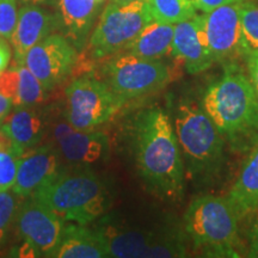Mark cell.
<instances>
[{
    "label": "cell",
    "instance_id": "1",
    "mask_svg": "<svg viewBox=\"0 0 258 258\" xmlns=\"http://www.w3.org/2000/svg\"><path fill=\"white\" fill-rule=\"evenodd\" d=\"M131 139L135 167L146 188L165 201L182 200L185 170L170 115L157 105L141 110Z\"/></svg>",
    "mask_w": 258,
    "mask_h": 258
},
{
    "label": "cell",
    "instance_id": "2",
    "mask_svg": "<svg viewBox=\"0 0 258 258\" xmlns=\"http://www.w3.org/2000/svg\"><path fill=\"white\" fill-rule=\"evenodd\" d=\"M201 105L213 123L234 146L258 140V97L249 77L233 62L202 93Z\"/></svg>",
    "mask_w": 258,
    "mask_h": 258
},
{
    "label": "cell",
    "instance_id": "3",
    "mask_svg": "<svg viewBox=\"0 0 258 258\" xmlns=\"http://www.w3.org/2000/svg\"><path fill=\"white\" fill-rule=\"evenodd\" d=\"M186 179L209 183L225 161V137L203 110L201 101L180 96L171 102V116Z\"/></svg>",
    "mask_w": 258,
    "mask_h": 258
},
{
    "label": "cell",
    "instance_id": "4",
    "mask_svg": "<svg viewBox=\"0 0 258 258\" xmlns=\"http://www.w3.org/2000/svg\"><path fill=\"white\" fill-rule=\"evenodd\" d=\"M48 209L62 220L88 225L104 215L112 199L109 188L91 169L66 171L62 169L55 178L32 194Z\"/></svg>",
    "mask_w": 258,
    "mask_h": 258
},
{
    "label": "cell",
    "instance_id": "5",
    "mask_svg": "<svg viewBox=\"0 0 258 258\" xmlns=\"http://www.w3.org/2000/svg\"><path fill=\"white\" fill-rule=\"evenodd\" d=\"M238 215L227 198L201 196L190 203L183 228L194 249L208 257H239Z\"/></svg>",
    "mask_w": 258,
    "mask_h": 258
},
{
    "label": "cell",
    "instance_id": "6",
    "mask_svg": "<svg viewBox=\"0 0 258 258\" xmlns=\"http://www.w3.org/2000/svg\"><path fill=\"white\" fill-rule=\"evenodd\" d=\"M97 231L105 241L109 257H184L185 232L175 221H165L150 228H135L115 219L99 222Z\"/></svg>",
    "mask_w": 258,
    "mask_h": 258
},
{
    "label": "cell",
    "instance_id": "7",
    "mask_svg": "<svg viewBox=\"0 0 258 258\" xmlns=\"http://www.w3.org/2000/svg\"><path fill=\"white\" fill-rule=\"evenodd\" d=\"M152 22L146 0L131 3L110 0L90 38V53L95 59H102L123 50Z\"/></svg>",
    "mask_w": 258,
    "mask_h": 258
},
{
    "label": "cell",
    "instance_id": "8",
    "mask_svg": "<svg viewBox=\"0 0 258 258\" xmlns=\"http://www.w3.org/2000/svg\"><path fill=\"white\" fill-rule=\"evenodd\" d=\"M103 74L106 85L123 102L159 91L171 79L169 66L159 59H145L127 51L109 60Z\"/></svg>",
    "mask_w": 258,
    "mask_h": 258
},
{
    "label": "cell",
    "instance_id": "9",
    "mask_svg": "<svg viewBox=\"0 0 258 258\" xmlns=\"http://www.w3.org/2000/svg\"><path fill=\"white\" fill-rule=\"evenodd\" d=\"M123 103L105 83L83 77L66 90V120L78 131H92L110 120Z\"/></svg>",
    "mask_w": 258,
    "mask_h": 258
},
{
    "label": "cell",
    "instance_id": "10",
    "mask_svg": "<svg viewBox=\"0 0 258 258\" xmlns=\"http://www.w3.org/2000/svg\"><path fill=\"white\" fill-rule=\"evenodd\" d=\"M77 49L66 37L53 34L35 44L25 56L24 64L46 90L54 89L71 73Z\"/></svg>",
    "mask_w": 258,
    "mask_h": 258
},
{
    "label": "cell",
    "instance_id": "11",
    "mask_svg": "<svg viewBox=\"0 0 258 258\" xmlns=\"http://www.w3.org/2000/svg\"><path fill=\"white\" fill-rule=\"evenodd\" d=\"M240 4L222 5L199 15L214 62H227L240 54Z\"/></svg>",
    "mask_w": 258,
    "mask_h": 258
},
{
    "label": "cell",
    "instance_id": "12",
    "mask_svg": "<svg viewBox=\"0 0 258 258\" xmlns=\"http://www.w3.org/2000/svg\"><path fill=\"white\" fill-rule=\"evenodd\" d=\"M62 219L32 198L18 213V230L38 256L54 257L66 226Z\"/></svg>",
    "mask_w": 258,
    "mask_h": 258
},
{
    "label": "cell",
    "instance_id": "13",
    "mask_svg": "<svg viewBox=\"0 0 258 258\" xmlns=\"http://www.w3.org/2000/svg\"><path fill=\"white\" fill-rule=\"evenodd\" d=\"M61 153L53 144L31 148L21 157L17 177L12 191L18 196L32 195L38 188L47 184L59 175Z\"/></svg>",
    "mask_w": 258,
    "mask_h": 258
},
{
    "label": "cell",
    "instance_id": "14",
    "mask_svg": "<svg viewBox=\"0 0 258 258\" xmlns=\"http://www.w3.org/2000/svg\"><path fill=\"white\" fill-rule=\"evenodd\" d=\"M59 28V15L51 14L36 4L22 6L10 38L14 47L16 64H24L28 51Z\"/></svg>",
    "mask_w": 258,
    "mask_h": 258
},
{
    "label": "cell",
    "instance_id": "15",
    "mask_svg": "<svg viewBox=\"0 0 258 258\" xmlns=\"http://www.w3.org/2000/svg\"><path fill=\"white\" fill-rule=\"evenodd\" d=\"M171 53L184 62L186 72L190 74L201 73L214 63L199 15L175 24Z\"/></svg>",
    "mask_w": 258,
    "mask_h": 258
},
{
    "label": "cell",
    "instance_id": "16",
    "mask_svg": "<svg viewBox=\"0 0 258 258\" xmlns=\"http://www.w3.org/2000/svg\"><path fill=\"white\" fill-rule=\"evenodd\" d=\"M61 157L70 163L90 165L104 161L110 153V144L103 132L74 129L57 141Z\"/></svg>",
    "mask_w": 258,
    "mask_h": 258
},
{
    "label": "cell",
    "instance_id": "17",
    "mask_svg": "<svg viewBox=\"0 0 258 258\" xmlns=\"http://www.w3.org/2000/svg\"><path fill=\"white\" fill-rule=\"evenodd\" d=\"M102 3L98 0H59L60 29L76 49H83Z\"/></svg>",
    "mask_w": 258,
    "mask_h": 258
},
{
    "label": "cell",
    "instance_id": "18",
    "mask_svg": "<svg viewBox=\"0 0 258 258\" xmlns=\"http://www.w3.org/2000/svg\"><path fill=\"white\" fill-rule=\"evenodd\" d=\"M227 199L239 219L258 211V140L251 148Z\"/></svg>",
    "mask_w": 258,
    "mask_h": 258
},
{
    "label": "cell",
    "instance_id": "19",
    "mask_svg": "<svg viewBox=\"0 0 258 258\" xmlns=\"http://www.w3.org/2000/svg\"><path fill=\"white\" fill-rule=\"evenodd\" d=\"M54 257L57 258H103L109 257L105 241L98 231L85 225L64 227L62 239Z\"/></svg>",
    "mask_w": 258,
    "mask_h": 258
},
{
    "label": "cell",
    "instance_id": "20",
    "mask_svg": "<svg viewBox=\"0 0 258 258\" xmlns=\"http://www.w3.org/2000/svg\"><path fill=\"white\" fill-rule=\"evenodd\" d=\"M2 128L11 137L22 154L36 146L44 132L40 114L29 106H17L5 118Z\"/></svg>",
    "mask_w": 258,
    "mask_h": 258
},
{
    "label": "cell",
    "instance_id": "21",
    "mask_svg": "<svg viewBox=\"0 0 258 258\" xmlns=\"http://www.w3.org/2000/svg\"><path fill=\"white\" fill-rule=\"evenodd\" d=\"M175 24H165L153 21L134 38L124 50L145 59H159L171 53Z\"/></svg>",
    "mask_w": 258,
    "mask_h": 258
},
{
    "label": "cell",
    "instance_id": "22",
    "mask_svg": "<svg viewBox=\"0 0 258 258\" xmlns=\"http://www.w3.org/2000/svg\"><path fill=\"white\" fill-rule=\"evenodd\" d=\"M240 54L258 56V3L243 0L240 4Z\"/></svg>",
    "mask_w": 258,
    "mask_h": 258
},
{
    "label": "cell",
    "instance_id": "23",
    "mask_svg": "<svg viewBox=\"0 0 258 258\" xmlns=\"http://www.w3.org/2000/svg\"><path fill=\"white\" fill-rule=\"evenodd\" d=\"M153 21L177 24L195 17L196 10L186 0H146Z\"/></svg>",
    "mask_w": 258,
    "mask_h": 258
},
{
    "label": "cell",
    "instance_id": "24",
    "mask_svg": "<svg viewBox=\"0 0 258 258\" xmlns=\"http://www.w3.org/2000/svg\"><path fill=\"white\" fill-rule=\"evenodd\" d=\"M19 67V91L17 106H31L46 98L47 90L25 64Z\"/></svg>",
    "mask_w": 258,
    "mask_h": 258
},
{
    "label": "cell",
    "instance_id": "25",
    "mask_svg": "<svg viewBox=\"0 0 258 258\" xmlns=\"http://www.w3.org/2000/svg\"><path fill=\"white\" fill-rule=\"evenodd\" d=\"M21 157L16 154L0 152V191L14 186L17 177L18 164Z\"/></svg>",
    "mask_w": 258,
    "mask_h": 258
},
{
    "label": "cell",
    "instance_id": "26",
    "mask_svg": "<svg viewBox=\"0 0 258 258\" xmlns=\"http://www.w3.org/2000/svg\"><path fill=\"white\" fill-rule=\"evenodd\" d=\"M15 195L14 191L9 192L8 190L0 191V244L5 238L17 209V200Z\"/></svg>",
    "mask_w": 258,
    "mask_h": 258
},
{
    "label": "cell",
    "instance_id": "27",
    "mask_svg": "<svg viewBox=\"0 0 258 258\" xmlns=\"http://www.w3.org/2000/svg\"><path fill=\"white\" fill-rule=\"evenodd\" d=\"M16 0H0V37L9 40L17 23Z\"/></svg>",
    "mask_w": 258,
    "mask_h": 258
},
{
    "label": "cell",
    "instance_id": "28",
    "mask_svg": "<svg viewBox=\"0 0 258 258\" xmlns=\"http://www.w3.org/2000/svg\"><path fill=\"white\" fill-rule=\"evenodd\" d=\"M19 91V67L15 64L0 73V93L10 98L15 106L18 105Z\"/></svg>",
    "mask_w": 258,
    "mask_h": 258
},
{
    "label": "cell",
    "instance_id": "29",
    "mask_svg": "<svg viewBox=\"0 0 258 258\" xmlns=\"http://www.w3.org/2000/svg\"><path fill=\"white\" fill-rule=\"evenodd\" d=\"M196 11H201L202 14H207L213 10L220 8L222 5L232 4V3H239L243 0H186Z\"/></svg>",
    "mask_w": 258,
    "mask_h": 258
},
{
    "label": "cell",
    "instance_id": "30",
    "mask_svg": "<svg viewBox=\"0 0 258 258\" xmlns=\"http://www.w3.org/2000/svg\"><path fill=\"white\" fill-rule=\"evenodd\" d=\"M0 152L12 153L18 157L23 156L21 151L18 150V147L16 146V144L14 143L11 137L2 127H0Z\"/></svg>",
    "mask_w": 258,
    "mask_h": 258
},
{
    "label": "cell",
    "instance_id": "31",
    "mask_svg": "<svg viewBox=\"0 0 258 258\" xmlns=\"http://www.w3.org/2000/svg\"><path fill=\"white\" fill-rule=\"evenodd\" d=\"M250 249L247 251V256L251 258H258V219L253 222L251 227L250 234Z\"/></svg>",
    "mask_w": 258,
    "mask_h": 258
},
{
    "label": "cell",
    "instance_id": "32",
    "mask_svg": "<svg viewBox=\"0 0 258 258\" xmlns=\"http://www.w3.org/2000/svg\"><path fill=\"white\" fill-rule=\"evenodd\" d=\"M247 61V70H249L250 80L252 83L254 91L258 97V56L256 57H249L246 59Z\"/></svg>",
    "mask_w": 258,
    "mask_h": 258
},
{
    "label": "cell",
    "instance_id": "33",
    "mask_svg": "<svg viewBox=\"0 0 258 258\" xmlns=\"http://www.w3.org/2000/svg\"><path fill=\"white\" fill-rule=\"evenodd\" d=\"M10 59H11V50L9 44L6 43L5 38L0 37V73L9 66Z\"/></svg>",
    "mask_w": 258,
    "mask_h": 258
},
{
    "label": "cell",
    "instance_id": "34",
    "mask_svg": "<svg viewBox=\"0 0 258 258\" xmlns=\"http://www.w3.org/2000/svg\"><path fill=\"white\" fill-rule=\"evenodd\" d=\"M12 106H14V103L11 99L0 93V127L4 123L5 118L8 117L10 112L12 111Z\"/></svg>",
    "mask_w": 258,
    "mask_h": 258
},
{
    "label": "cell",
    "instance_id": "35",
    "mask_svg": "<svg viewBox=\"0 0 258 258\" xmlns=\"http://www.w3.org/2000/svg\"><path fill=\"white\" fill-rule=\"evenodd\" d=\"M74 127H72L69 122L66 120V123H59L56 124L55 127L53 129V134H54V138H55L56 141H59L60 139H62L63 137H66L67 134H70L71 132L74 131Z\"/></svg>",
    "mask_w": 258,
    "mask_h": 258
},
{
    "label": "cell",
    "instance_id": "36",
    "mask_svg": "<svg viewBox=\"0 0 258 258\" xmlns=\"http://www.w3.org/2000/svg\"><path fill=\"white\" fill-rule=\"evenodd\" d=\"M27 4H36V5H48V6H55L59 4V0H22Z\"/></svg>",
    "mask_w": 258,
    "mask_h": 258
},
{
    "label": "cell",
    "instance_id": "37",
    "mask_svg": "<svg viewBox=\"0 0 258 258\" xmlns=\"http://www.w3.org/2000/svg\"><path fill=\"white\" fill-rule=\"evenodd\" d=\"M118 3H131V2H138V0H115Z\"/></svg>",
    "mask_w": 258,
    "mask_h": 258
},
{
    "label": "cell",
    "instance_id": "38",
    "mask_svg": "<svg viewBox=\"0 0 258 258\" xmlns=\"http://www.w3.org/2000/svg\"><path fill=\"white\" fill-rule=\"evenodd\" d=\"M98 2H101V3H103V0H98Z\"/></svg>",
    "mask_w": 258,
    "mask_h": 258
}]
</instances>
